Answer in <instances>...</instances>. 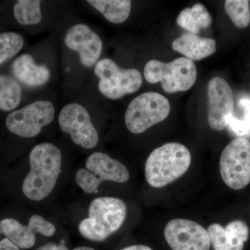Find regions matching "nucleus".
I'll list each match as a JSON object with an SVG mask.
<instances>
[{
    "instance_id": "obj_18",
    "label": "nucleus",
    "mask_w": 250,
    "mask_h": 250,
    "mask_svg": "<svg viewBox=\"0 0 250 250\" xmlns=\"http://www.w3.org/2000/svg\"><path fill=\"white\" fill-rule=\"evenodd\" d=\"M179 26L189 33L197 34L202 29L209 27L212 23L211 16L203 4L197 3L191 8H187L182 11L177 17Z\"/></svg>"
},
{
    "instance_id": "obj_21",
    "label": "nucleus",
    "mask_w": 250,
    "mask_h": 250,
    "mask_svg": "<svg viewBox=\"0 0 250 250\" xmlns=\"http://www.w3.org/2000/svg\"><path fill=\"white\" fill-rule=\"evenodd\" d=\"M22 98V88L11 77L0 75V109L11 111L18 107Z\"/></svg>"
},
{
    "instance_id": "obj_1",
    "label": "nucleus",
    "mask_w": 250,
    "mask_h": 250,
    "mask_svg": "<svg viewBox=\"0 0 250 250\" xmlns=\"http://www.w3.org/2000/svg\"><path fill=\"white\" fill-rule=\"evenodd\" d=\"M62 153L49 143L37 145L29 155L30 171L24 179L22 192L27 198L41 201L55 187L62 168Z\"/></svg>"
},
{
    "instance_id": "obj_22",
    "label": "nucleus",
    "mask_w": 250,
    "mask_h": 250,
    "mask_svg": "<svg viewBox=\"0 0 250 250\" xmlns=\"http://www.w3.org/2000/svg\"><path fill=\"white\" fill-rule=\"evenodd\" d=\"M41 1L39 0H19L14 8V17L22 25H34L42 21Z\"/></svg>"
},
{
    "instance_id": "obj_11",
    "label": "nucleus",
    "mask_w": 250,
    "mask_h": 250,
    "mask_svg": "<svg viewBox=\"0 0 250 250\" xmlns=\"http://www.w3.org/2000/svg\"><path fill=\"white\" fill-rule=\"evenodd\" d=\"M164 236L172 250H210L208 231L192 220H170L166 226Z\"/></svg>"
},
{
    "instance_id": "obj_19",
    "label": "nucleus",
    "mask_w": 250,
    "mask_h": 250,
    "mask_svg": "<svg viewBox=\"0 0 250 250\" xmlns=\"http://www.w3.org/2000/svg\"><path fill=\"white\" fill-rule=\"evenodd\" d=\"M87 2L113 24L125 22L131 11L129 0H88Z\"/></svg>"
},
{
    "instance_id": "obj_26",
    "label": "nucleus",
    "mask_w": 250,
    "mask_h": 250,
    "mask_svg": "<svg viewBox=\"0 0 250 250\" xmlns=\"http://www.w3.org/2000/svg\"><path fill=\"white\" fill-rule=\"evenodd\" d=\"M37 250H68L67 247L63 246V245H57L54 243H47L45 246L41 247Z\"/></svg>"
},
{
    "instance_id": "obj_27",
    "label": "nucleus",
    "mask_w": 250,
    "mask_h": 250,
    "mask_svg": "<svg viewBox=\"0 0 250 250\" xmlns=\"http://www.w3.org/2000/svg\"><path fill=\"white\" fill-rule=\"evenodd\" d=\"M121 250H152L150 248L143 245H136V246H131L126 247L124 249Z\"/></svg>"
},
{
    "instance_id": "obj_24",
    "label": "nucleus",
    "mask_w": 250,
    "mask_h": 250,
    "mask_svg": "<svg viewBox=\"0 0 250 250\" xmlns=\"http://www.w3.org/2000/svg\"><path fill=\"white\" fill-rule=\"evenodd\" d=\"M24 45L22 36L16 32L0 34V65L14 57Z\"/></svg>"
},
{
    "instance_id": "obj_10",
    "label": "nucleus",
    "mask_w": 250,
    "mask_h": 250,
    "mask_svg": "<svg viewBox=\"0 0 250 250\" xmlns=\"http://www.w3.org/2000/svg\"><path fill=\"white\" fill-rule=\"evenodd\" d=\"M59 124L64 133L70 134L72 141L85 149H93L99 143L98 131L89 113L78 103H70L62 108Z\"/></svg>"
},
{
    "instance_id": "obj_9",
    "label": "nucleus",
    "mask_w": 250,
    "mask_h": 250,
    "mask_svg": "<svg viewBox=\"0 0 250 250\" xmlns=\"http://www.w3.org/2000/svg\"><path fill=\"white\" fill-rule=\"evenodd\" d=\"M54 116L53 104L47 100H38L9 113L6 125L13 134L21 137L33 138L53 121Z\"/></svg>"
},
{
    "instance_id": "obj_17",
    "label": "nucleus",
    "mask_w": 250,
    "mask_h": 250,
    "mask_svg": "<svg viewBox=\"0 0 250 250\" xmlns=\"http://www.w3.org/2000/svg\"><path fill=\"white\" fill-rule=\"evenodd\" d=\"M172 49L183 54L186 58L191 61H200L210 57L216 51V42L209 38H202L185 33L172 42Z\"/></svg>"
},
{
    "instance_id": "obj_5",
    "label": "nucleus",
    "mask_w": 250,
    "mask_h": 250,
    "mask_svg": "<svg viewBox=\"0 0 250 250\" xmlns=\"http://www.w3.org/2000/svg\"><path fill=\"white\" fill-rule=\"evenodd\" d=\"M170 108L168 100L161 94L156 92L141 94L126 108L125 125L132 134H142L167 118Z\"/></svg>"
},
{
    "instance_id": "obj_28",
    "label": "nucleus",
    "mask_w": 250,
    "mask_h": 250,
    "mask_svg": "<svg viewBox=\"0 0 250 250\" xmlns=\"http://www.w3.org/2000/svg\"><path fill=\"white\" fill-rule=\"evenodd\" d=\"M72 250H95L93 248H88V247H80V248H75Z\"/></svg>"
},
{
    "instance_id": "obj_6",
    "label": "nucleus",
    "mask_w": 250,
    "mask_h": 250,
    "mask_svg": "<svg viewBox=\"0 0 250 250\" xmlns=\"http://www.w3.org/2000/svg\"><path fill=\"white\" fill-rule=\"evenodd\" d=\"M99 78L98 89L104 96L118 100L137 91L143 83L142 75L134 68L125 69L110 59L99 61L94 68Z\"/></svg>"
},
{
    "instance_id": "obj_23",
    "label": "nucleus",
    "mask_w": 250,
    "mask_h": 250,
    "mask_svg": "<svg viewBox=\"0 0 250 250\" xmlns=\"http://www.w3.org/2000/svg\"><path fill=\"white\" fill-rule=\"evenodd\" d=\"M225 9L237 27L244 29L250 23L249 1L247 0H227Z\"/></svg>"
},
{
    "instance_id": "obj_3",
    "label": "nucleus",
    "mask_w": 250,
    "mask_h": 250,
    "mask_svg": "<svg viewBox=\"0 0 250 250\" xmlns=\"http://www.w3.org/2000/svg\"><path fill=\"white\" fill-rule=\"evenodd\" d=\"M126 212V204L121 199L98 197L90 203L88 218L81 221L79 231L90 241H104L121 228Z\"/></svg>"
},
{
    "instance_id": "obj_12",
    "label": "nucleus",
    "mask_w": 250,
    "mask_h": 250,
    "mask_svg": "<svg viewBox=\"0 0 250 250\" xmlns=\"http://www.w3.org/2000/svg\"><path fill=\"white\" fill-rule=\"evenodd\" d=\"M208 100L210 127L214 131L225 129L234 111L232 90L226 80L216 77L209 81Z\"/></svg>"
},
{
    "instance_id": "obj_13",
    "label": "nucleus",
    "mask_w": 250,
    "mask_h": 250,
    "mask_svg": "<svg viewBox=\"0 0 250 250\" xmlns=\"http://www.w3.org/2000/svg\"><path fill=\"white\" fill-rule=\"evenodd\" d=\"M0 229L6 238L19 249L32 248L36 243V233L52 236L56 232L53 224L39 215H32L29 219V225L25 226L15 219H4L0 221Z\"/></svg>"
},
{
    "instance_id": "obj_7",
    "label": "nucleus",
    "mask_w": 250,
    "mask_h": 250,
    "mask_svg": "<svg viewBox=\"0 0 250 250\" xmlns=\"http://www.w3.org/2000/svg\"><path fill=\"white\" fill-rule=\"evenodd\" d=\"M129 179L126 167L103 152L91 154L85 162V169H80L76 174L77 184L86 193L95 192L103 182L125 183Z\"/></svg>"
},
{
    "instance_id": "obj_15",
    "label": "nucleus",
    "mask_w": 250,
    "mask_h": 250,
    "mask_svg": "<svg viewBox=\"0 0 250 250\" xmlns=\"http://www.w3.org/2000/svg\"><path fill=\"white\" fill-rule=\"evenodd\" d=\"M207 231L214 250H243L250 236L249 228L242 220H233L225 228L213 223Z\"/></svg>"
},
{
    "instance_id": "obj_25",
    "label": "nucleus",
    "mask_w": 250,
    "mask_h": 250,
    "mask_svg": "<svg viewBox=\"0 0 250 250\" xmlns=\"http://www.w3.org/2000/svg\"><path fill=\"white\" fill-rule=\"evenodd\" d=\"M1 233V229H0ZM0 250H20L17 246L8 239L7 238H3L0 241Z\"/></svg>"
},
{
    "instance_id": "obj_16",
    "label": "nucleus",
    "mask_w": 250,
    "mask_h": 250,
    "mask_svg": "<svg viewBox=\"0 0 250 250\" xmlns=\"http://www.w3.org/2000/svg\"><path fill=\"white\" fill-rule=\"evenodd\" d=\"M15 77L29 87H39L46 84L50 80L49 67L38 65L29 54H23L15 59L11 65Z\"/></svg>"
},
{
    "instance_id": "obj_20",
    "label": "nucleus",
    "mask_w": 250,
    "mask_h": 250,
    "mask_svg": "<svg viewBox=\"0 0 250 250\" xmlns=\"http://www.w3.org/2000/svg\"><path fill=\"white\" fill-rule=\"evenodd\" d=\"M237 106L238 109L233 111L229 122V128L238 138L250 137V96L241 97Z\"/></svg>"
},
{
    "instance_id": "obj_4",
    "label": "nucleus",
    "mask_w": 250,
    "mask_h": 250,
    "mask_svg": "<svg viewBox=\"0 0 250 250\" xmlns=\"http://www.w3.org/2000/svg\"><path fill=\"white\" fill-rule=\"evenodd\" d=\"M144 76L149 83L161 82L166 93H174L190 89L196 82L197 71L193 62L186 57L169 62L152 59L144 67Z\"/></svg>"
},
{
    "instance_id": "obj_2",
    "label": "nucleus",
    "mask_w": 250,
    "mask_h": 250,
    "mask_svg": "<svg viewBox=\"0 0 250 250\" xmlns=\"http://www.w3.org/2000/svg\"><path fill=\"white\" fill-rule=\"evenodd\" d=\"M190 163L191 155L186 146L179 143H166L149 154L145 167L146 179L151 187H166L183 176Z\"/></svg>"
},
{
    "instance_id": "obj_14",
    "label": "nucleus",
    "mask_w": 250,
    "mask_h": 250,
    "mask_svg": "<svg viewBox=\"0 0 250 250\" xmlns=\"http://www.w3.org/2000/svg\"><path fill=\"white\" fill-rule=\"evenodd\" d=\"M64 42L69 49L77 52L80 62L86 67H91L99 62L103 43L98 34L85 24H77L67 29Z\"/></svg>"
},
{
    "instance_id": "obj_8",
    "label": "nucleus",
    "mask_w": 250,
    "mask_h": 250,
    "mask_svg": "<svg viewBox=\"0 0 250 250\" xmlns=\"http://www.w3.org/2000/svg\"><path fill=\"white\" fill-rule=\"evenodd\" d=\"M220 172L225 184L233 190H241L250 183V143L236 138L222 152Z\"/></svg>"
}]
</instances>
